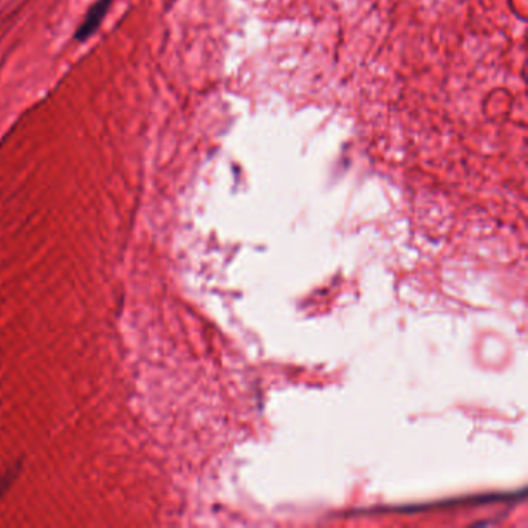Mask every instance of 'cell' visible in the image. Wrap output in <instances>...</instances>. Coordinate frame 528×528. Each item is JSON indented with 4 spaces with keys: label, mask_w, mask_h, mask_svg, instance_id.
Instances as JSON below:
<instances>
[{
    "label": "cell",
    "mask_w": 528,
    "mask_h": 528,
    "mask_svg": "<svg viewBox=\"0 0 528 528\" xmlns=\"http://www.w3.org/2000/svg\"><path fill=\"white\" fill-rule=\"evenodd\" d=\"M114 4V0H96L95 4L87 11L86 18L79 25L75 33V39L78 42H86L95 35L96 31L100 30L106 14L109 13L110 7Z\"/></svg>",
    "instance_id": "obj_1"
}]
</instances>
